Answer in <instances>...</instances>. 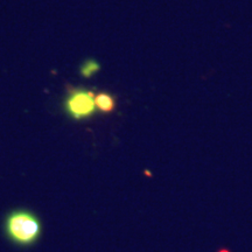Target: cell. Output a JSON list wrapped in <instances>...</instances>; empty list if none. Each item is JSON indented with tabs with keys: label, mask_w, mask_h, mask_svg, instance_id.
Listing matches in <instances>:
<instances>
[{
	"label": "cell",
	"mask_w": 252,
	"mask_h": 252,
	"mask_svg": "<svg viewBox=\"0 0 252 252\" xmlns=\"http://www.w3.org/2000/svg\"><path fill=\"white\" fill-rule=\"evenodd\" d=\"M4 229L9 241L19 247H30L36 243L42 232L39 217L25 209L9 213L5 219Z\"/></svg>",
	"instance_id": "6da1fadb"
},
{
	"label": "cell",
	"mask_w": 252,
	"mask_h": 252,
	"mask_svg": "<svg viewBox=\"0 0 252 252\" xmlns=\"http://www.w3.org/2000/svg\"><path fill=\"white\" fill-rule=\"evenodd\" d=\"M100 69L99 64L94 60H89L83 63V65L81 67V74L83 77H91L93 75L96 74Z\"/></svg>",
	"instance_id": "277c9868"
},
{
	"label": "cell",
	"mask_w": 252,
	"mask_h": 252,
	"mask_svg": "<svg viewBox=\"0 0 252 252\" xmlns=\"http://www.w3.org/2000/svg\"><path fill=\"white\" fill-rule=\"evenodd\" d=\"M219 252H230V251H228V250H220V251H219Z\"/></svg>",
	"instance_id": "5b68a950"
},
{
	"label": "cell",
	"mask_w": 252,
	"mask_h": 252,
	"mask_svg": "<svg viewBox=\"0 0 252 252\" xmlns=\"http://www.w3.org/2000/svg\"><path fill=\"white\" fill-rule=\"evenodd\" d=\"M94 104H96V109L99 111L109 113L112 112L116 108V100L111 94L106 93H100L94 97Z\"/></svg>",
	"instance_id": "3957f363"
},
{
	"label": "cell",
	"mask_w": 252,
	"mask_h": 252,
	"mask_svg": "<svg viewBox=\"0 0 252 252\" xmlns=\"http://www.w3.org/2000/svg\"><path fill=\"white\" fill-rule=\"evenodd\" d=\"M64 110L76 121L91 117L96 111L94 93L86 89L72 90L64 100Z\"/></svg>",
	"instance_id": "7a4b0ae2"
}]
</instances>
